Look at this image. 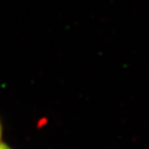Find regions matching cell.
I'll return each instance as SVG.
<instances>
[{
  "label": "cell",
  "mask_w": 149,
  "mask_h": 149,
  "mask_svg": "<svg viewBox=\"0 0 149 149\" xmlns=\"http://www.w3.org/2000/svg\"><path fill=\"white\" fill-rule=\"evenodd\" d=\"M0 149H12L9 146H7L6 144H3V143H0Z\"/></svg>",
  "instance_id": "1"
},
{
  "label": "cell",
  "mask_w": 149,
  "mask_h": 149,
  "mask_svg": "<svg viewBox=\"0 0 149 149\" xmlns=\"http://www.w3.org/2000/svg\"><path fill=\"white\" fill-rule=\"evenodd\" d=\"M1 135H2V128H1V123H0V138H1Z\"/></svg>",
  "instance_id": "2"
}]
</instances>
